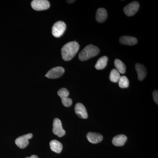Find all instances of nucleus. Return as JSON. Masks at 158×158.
<instances>
[{
  "label": "nucleus",
  "mask_w": 158,
  "mask_h": 158,
  "mask_svg": "<svg viewBox=\"0 0 158 158\" xmlns=\"http://www.w3.org/2000/svg\"><path fill=\"white\" fill-rule=\"evenodd\" d=\"M79 48L80 45L76 41L67 43L61 49L62 59L65 61H70L76 56Z\"/></svg>",
  "instance_id": "obj_1"
},
{
  "label": "nucleus",
  "mask_w": 158,
  "mask_h": 158,
  "mask_svg": "<svg viewBox=\"0 0 158 158\" xmlns=\"http://www.w3.org/2000/svg\"><path fill=\"white\" fill-rule=\"evenodd\" d=\"M100 52L99 49L92 44L86 46L82 50L79 55V59L81 61H85L88 59L95 56Z\"/></svg>",
  "instance_id": "obj_2"
},
{
  "label": "nucleus",
  "mask_w": 158,
  "mask_h": 158,
  "mask_svg": "<svg viewBox=\"0 0 158 158\" xmlns=\"http://www.w3.org/2000/svg\"><path fill=\"white\" fill-rule=\"evenodd\" d=\"M66 25L64 22L59 21L55 23L52 28V34L54 37H60L66 30Z\"/></svg>",
  "instance_id": "obj_3"
},
{
  "label": "nucleus",
  "mask_w": 158,
  "mask_h": 158,
  "mask_svg": "<svg viewBox=\"0 0 158 158\" xmlns=\"http://www.w3.org/2000/svg\"><path fill=\"white\" fill-rule=\"evenodd\" d=\"M31 7L36 11H43L48 9L50 5L47 0H34L31 4Z\"/></svg>",
  "instance_id": "obj_4"
},
{
  "label": "nucleus",
  "mask_w": 158,
  "mask_h": 158,
  "mask_svg": "<svg viewBox=\"0 0 158 158\" xmlns=\"http://www.w3.org/2000/svg\"><path fill=\"white\" fill-rule=\"evenodd\" d=\"M58 94L62 99V103L64 106L68 107L71 106L73 102L72 100L68 97L69 93L67 89L61 88L58 91Z\"/></svg>",
  "instance_id": "obj_5"
},
{
  "label": "nucleus",
  "mask_w": 158,
  "mask_h": 158,
  "mask_svg": "<svg viewBox=\"0 0 158 158\" xmlns=\"http://www.w3.org/2000/svg\"><path fill=\"white\" fill-rule=\"evenodd\" d=\"M53 133L59 137L65 135V131L62 126V122L58 118L54 119L53 124Z\"/></svg>",
  "instance_id": "obj_6"
},
{
  "label": "nucleus",
  "mask_w": 158,
  "mask_h": 158,
  "mask_svg": "<svg viewBox=\"0 0 158 158\" xmlns=\"http://www.w3.org/2000/svg\"><path fill=\"white\" fill-rule=\"evenodd\" d=\"M139 8V3L135 1L126 6L123 9V11L127 16H131L135 15L138 12Z\"/></svg>",
  "instance_id": "obj_7"
},
{
  "label": "nucleus",
  "mask_w": 158,
  "mask_h": 158,
  "mask_svg": "<svg viewBox=\"0 0 158 158\" xmlns=\"http://www.w3.org/2000/svg\"><path fill=\"white\" fill-rule=\"evenodd\" d=\"M65 72V69L61 66H57L50 69L45 77L50 79H56L62 76Z\"/></svg>",
  "instance_id": "obj_8"
},
{
  "label": "nucleus",
  "mask_w": 158,
  "mask_h": 158,
  "mask_svg": "<svg viewBox=\"0 0 158 158\" xmlns=\"http://www.w3.org/2000/svg\"><path fill=\"white\" fill-rule=\"evenodd\" d=\"M33 135L32 134H28L20 136L15 140V143L19 148H25L28 145L29 139H31Z\"/></svg>",
  "instance_id": "obj_9"
},
{
  "label": "nucleus",
  "mask_w": 158,
  "mask_h": 158,
  "mask_svg": "<svg viewBox=\"0 0 158 158\" xmlns=\"http://www.w3.org/2000/svg\"><path fill=\"white\" fill-rule=\"evenodd\" d=\"M75 112L76 114L80 118L84 119L88 118V114L87 110L85 106L82 104L78 103L76 105L75 107Z\"/></svg>",
  "instance_id": "obj_10"
},
{
  "label": "nucleus",
  "mask_w": 158,
  "mask_h": 158,
  "mask_svg": "<svg viewBox=\"0 0 158 158\" xmlns=\"http://www.w3.org/2000/svg\"><path fill=\"white\" fill-rule=\"evenodd\" d=\"M88 141L92 144H97L103 140V136L99 133L89 132L87 134Z\"/></svg>",
  "instance_id": "obj_11"
},
{
  "label": "nucleus",
  "mask_w": 158,
  "mask_h": 158,
  "mask_svg": "<svg viewBox=\"0 0 158 158\" xmlns=\"http://www.w3.org/2000/svg\"><path fill=\"white\" fill-rule=\"evenodd\" d=\"M135 69L138 74V80L140 81L144 80L147 73V69L145 66L142 64L138 63L135 65Z\"/></svg>",
  "instance_id": "obj_12"
},
{
  "label": "nucleus",
  "mask_w": 158,
  "mask_h": 158,
  "mask_svg": "<svg viewBox=\"0 0 158 158\" xmlns=\"http://www.w3.org/2000/svg\"><path fill=\"white\" fill-rule=\"evenodd\" d=\"M119 42L123 45L131 46L136 44L138 42V40L135 37L125 36L119 38Z\"/></svg>",
  "instance_id": "obj_13"
},
{
  "label": "nucleus",
  "mask_w": 158,
  "mask_h": 158,
  "mask_svg": "<svg viewBox=\"0 0 158 158\" xmlns=\"http://www.w3.org/2000/svg\"><path fill=\"white\" fill-rule=\"evenodd\" d=\"M108 17V13L106 9L100 8L98 9L96 14V19L98 22L102 23L105 22Z\"/></svg>",
  "instance_id": "obj_14"
},
{
  "label": "nucleus",
  "mask_w": 158,
  "mask_h": 158,
  "mask_svg": "<svg viewBox=\"0 0 158 158\" xmlns=\"http://www.w3.org/2000/svg\"><path fill=\"white\" fill-rule=\"evenodd\" d=\"M127 136L123 135H118L113 138L112 142L116 146H123L127 141Z\"/></svg>",
  "instance_id": "obj_15"
},
{
  "label": "nucleus",
  "mask_w": 158,
  "mask_h": 158,
  "mask_svg": "<svg viewBox=\"0 0 158 158\" xmlns=\"http://www.w3.org/2000/svg\"><path fill=\"white\" fill-rule=\"evenodd\" d=\"M108 58L106 56L101 57L98 59L95 65V68L98 70H102L106 68L107 65Z\"/></svg>",
  "instance_id": "obj_16"
},
{
  "label": "nucleus",
  "mask_w": 158,
  "mask_h": 158,
  "mask_svg": "<svg viewBox=\"0 0 158 158\" xmlns=\"http://www.w3.org/2000/svg\"><path fill=\"white\" fill-rule=\"evenodd\" d=\"M51 149L54 152L59 153L62 152V144L57 140H52L50 142Z\"/></svg>",
  "instance_id": "obj_17"
},
{
  "label": "nucleus",
  "mask_w": 158,
  "mask_h": 158,
  "mask_svg": "<svg viewBox=\"0 0 158 158\" xmlns=\"http://www.w3.org/2000/svg\"><path fill=\"white\" fill-rule=\"evenodd\" d=\"M114 65L116 69L120 73L124 74L126 70V66L122 61L118 59H116L114 61Z\"/></svg>",
  "instance_id": "obj_18"
},
{
  "label": "nucleus",
  "mask_w": 158,
  "mask_h": 158,
  "mask_svg": "<svg viewBox=\"0 0 158 158\" xmlns=\"http://www.w3.org/2000/svg\"><path fill=\"white\" fill-rule=\"evenodd\" d=\"M120 73L115 69H112L110 73V79L113 83H117L120 77Z\"/></svg>",
  "instance_id": "obj_19"
},
{
  "label": "nucleus",
  "mask_w": 158,
  "mask_h": 158,
  "mask_svg": "<svg viewBox=\"0 0 158 158\" xmlns=\"http://www.w3.org/2000/svg\"><path fill=\"white\" fill-rule=\"evenodd\" d=\"M118 86L120 88H127L129 85V81L127 77L123 76L120 77L118 81Z\"/></svg>",
  "instance_id": "obj_20"
},
{
  "label": "nucleus",
  "mask_w": 158,
  "mask_h": 158,
  "mask_svg": "<svg viewBox=\"0 0 158 158\" xmlns=\"http://www.w3.org/2000/svg\"><path fill=\"white\" fill-rule=\"evenodd\" d=\"M153 98L155 102L158 105V92L157 90H155L153 92Z\"/></svg>",
  "instance_id": "obj_21"
},
{
  "label": "nucleus",
  "mask_w": 158,
  "mask_h": 158,
  "mask_svg": "<svg viewBox=\"0 0 158 158\" xmlns=\"http://www.w3.org/2000/svg\"><path fill=\"white\" fill-rule=\"evenodd\" d=\"M26 158H38V157L37 156L32 155L31 157H26Z\"/></svg>",
  "instance_id": "obj_22"
},
{
  "label": "nucleus",
  "mask_w": 158,
  "mask_h": 158,
  "mask_svg": "<svg viewBox=\"0 0 158 158\" xmlns=\"http://www.w3.org/2000/svg\"><path fill=\"white\" fill-rule=\"evenodd\" d=\"M66 2L68 3H72L75 2V1H67Z\"/></svg>",
  "instance_id": "obj_23"
}]
</instances>
